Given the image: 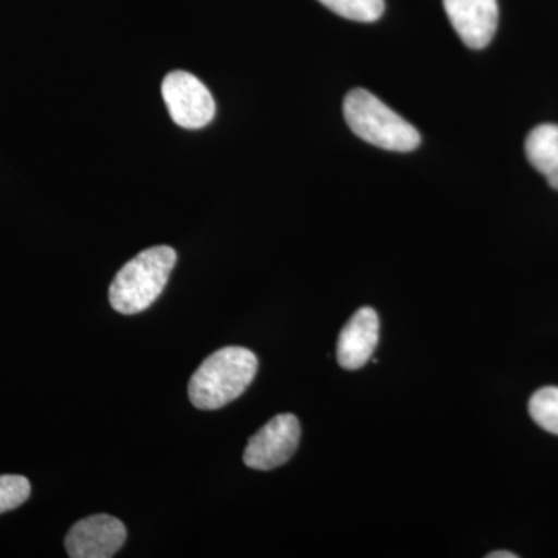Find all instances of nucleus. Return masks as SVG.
Listing matches in <instances>:
<instances>
[{"label": "nucleus", "instance_id": "nucleus-1", "mask_svg": "<svg viewBox=\"0 0 558 558\" xmlns=\"http://www.w3.org/2000/svg\"><path fill=\"white\" fill-rule=\"evenodd\" d=\"M258 373V359L248 349H219L191 377L189 395L196 409L211 411L240 398Z\"/></svg>", "mask_w": 558, "mask_h": 558}, {"label": "nucleus", "instance_id": "nucleus-2", "mask_svg": "<svg viewBox=\"0 0 558 558\" xmlns=\"http://www.w3.org/2000/svg\"><path fill=\"white\" fill-rule=\"evenodd\" d=\"M175 260V250L168 245L143 250L113 278L109 288L110 306L123 315L148 310L167 288Z\"/></svg>", "mask_w": 558, "mask_h": 558}, {"label": "nucleus", "instance_id": "nucleus-3", "mask_svg": "<svg viewBox=\"0 0 558 558\" xmlns=\"http://www.w3.org/2000/svg\"><path fill=\"white\" fill-rule=\"evenodd\" d=\"M343 113L351 131L377 148L410 153L421 145L416 128L368 90L349 92Z\"/></svg>", "mask_w": 558, "mask_h": 558}, {"label": "nucleus", "instance_id": "nucleus-4", "mask_svg": "<svg viewBox=\"0 0 558 558\" xmlns=\"http://www.w3.org/2000/svg\"><path fill=\"white\" fill-rule=\"evenodd\" d=\"M161 95L172 121L180 128L202 130L215 119V98L199 78L185 70L165 76Z\"/></svg>", "mask_w": 558, "mask_h": 558}, {"label": "nucleus", "instance_id": "nucleus-5", "mask_svg": "<svg viewBox=\"0 0 558 558\" xmlns=\"http://www.w3.org/2000/svg\"><path fill=\"white\" fill-rule=\"evenodd\" d=\"M300 422L293 414H278L250 438L244 462L250 469L271 470L286 464L299 449Z\"/></svg>", "mask_w": 558, "mask_h": 558}, {"label": "nucleus", "instance_id": "nucleus-6", "mask_svg": "<svg viewBox=\"0 0 558 558\" xmlns=\"http://www.w3.org/2000/svg\"><path fill=\"white\" fill-rule=\"evenodd\" d=\"M126 527L112 515H92L78 521L65 537V549L72 558H110L126 542Z\"/></svg>", "mask_w": 558, "mask_h": 558}, {"label": "nucleus", "instance_id": "nucleus-7", "mask_svg": "<svg viewBox=\"0 0 558 558\" xmlns=\"http://www.w3.org/2000/svg\"><path fill=\"white\" fill-rule=\"evenodd\" d=\"M447 17L465 46L486 49L498 27L497 0H444Z\"/></svg>", "mask_w": 558, "mask_h": 558}, {"label": "nucleus", "instance_id": "nucleus-8", "mask_svg": "<svg viewBox=\"0 0 558 558\" xmlns=\"http://www.w3.org/2000/svg\"><path fill=\"white\" fill-rule=\"evenodd\" d=\"M380 323L373 307H362L340 332L337 360L341 368H363L379 343Z\"/></svg>", "mask_w": 558, "mask_h": 558}, {"label": "nucleus", "instance_id": "nucleus-9", "mask_svg": "<svg viewBox=\"0 0 558 558\" xmlns=\"http://www.w3.org/2000/svg\"><path fill=\"white\" fill-rule=\"evenodd\" d=\"M526 156L532 167L545 175L553 189L558 190V126L539 124L529 132Z\"/></svg>", "mask_w": 558, "mask_h": 558}, {"label": "nucleus", "instance_id": "nucleus-10", "mask_svg": "<svg viewBox=\"0 0 558 558\" xmlns=\"http://www.w3.org/2000/svg\"><path fill=\"white\" fill-rule=\"evenodd\" d=\"M529 413L535 424L558 436V388L546 387L529 400Z\"/></svg>", "mask_w": 558, "mask_h": 558}, {"label": "nucleus", "instance_id": "nucleus-11", "mask_svg": "<svg viewBox=\"0 0 558 558\" xmlns=\"http://www.w3.org/2000/svg\"><path fill=\"white\" fill-rule=\"evenodd\" d=\"M318 2L349 21L376 22L385 11V0H318Z\"/></svg>", "mask_w": 558, "mask_h": 558}, {"label": "nucleus", "instance_id": "nucleus-12", "mask_svg": "<svg viewBox=\"0 0 558 558\" xmlns=\"http://www.w3.org/2000/svg\"><path fill=\"white\" fill-rule=\"evenodd\" d=\"M31 494V481L25 476L0 475V513L21 508Z\"/></svg>", "mask_w": 558, "mask_h": 558}, {"label": "nucleus", "instance_id": "nucleus-13", "mask_svg": "<svg viewBox=\"0 0 558 558\" xmlns=\"http://www.w3.org/2000/svg\"><path fill=\"white\" fill-rule=\"evenodd\" d=\"M517 554L508 553V550H498V553L488 554L487 558H517Z\"/></svg>", "mask_w": 558, "mask_h": 558}]
</instances>
